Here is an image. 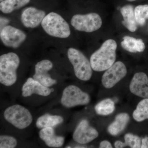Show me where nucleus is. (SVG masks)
I'll return each mask as SVG.
<instances>
[{"mask_svg": "<svg viewBox=\"0 0 148 148\" xmlns=\"http://www.w3.org/2000/svg\"><path fill=\"white\" fill-rule=\"evenodd\" d=\"M3 1H4V0H0V1L2 2Z\"/></svg>", "mask_w": 148, "mask_h": 148, "instance_id": "obj_31", "label": "nucleus"}, {"mask_svg": "<svg viewBox=\"0 0 148 148\" xmlns=\"http://www.w3.org/2000/svg\"><path fill=\"white\" fill-rule=\"evenodd\" d=\"M20 59L13 52L5 53L0 56V82L6 86L13 85L17 80L16 70Z\"/></svg>", "mask_w": 148, "mask_h": 148, "instance_id": "obj_2", "label": "nucleus"}, {"mask_svg": "<svg viewBox=\"0 0 148 148\" xmlns=\"http://www.w3.org/2000/svg\"><path fill=\"white\" fill-rule=\"evenodd\" d=\"M1 40L4 45L8 47L17 48L27 38V35L22 30L7 25L1 30Z\"/></svg>", "mask_w": 148, "mask_h": 148, "instance_id": "obj_9", "label": "nucleus"}, {"mask_svg": "<svg viewBox=\"0 0 148 148\" xmlns=\"http://www.w3.org/2000/svg\"><path fill=\"white\" fill-rule=\"evenodd\" d=\"M21 91L24 97H29L33 94L47 96L50 95L52 89L43 85L33 78L29 77L22 86Z\"/></svg>", "mask_w": 148, "mask_h": 148, "instance_id": "obj_14", "label": "nucleus"}, {"mask_svg": "<svg viewBox=\"0 0 148 148\" xmlns=\"http://www.w3.org/2000/svg\"><path fill=\"white\" fill-rule=\"evenodd\" d=\"M130 92L144 98H148V77L145 73H138L132 77L129 86Z\"/></svg>", "mask_w": 148, "mask_h": 148, "instance_id": "obj_13", "label": "nucleus"}, {"mask_svg": "<svg viewBox=\"0 0 148 148\" xmlns=\"http://www.w3.org/2000/svg\"><path fill=\"white\" fill-rule=\"evenodd\" d=\"M4 117L11 124L19 129L29 127L33 121V117L29 110L17 104L6 109L4 112Z\"/></svg>", "mask_w": 148, "mask_h": 148, "instance_id": "obj_5", "label": "nucleus"}, {"mask_svg": "<svg viewBox=\"0 0 148 148\" xmlns=\"http://www.w3.org/2000/svg\"><path fill=\"white\" fill-rule=\"evenodd\" d=\"M125 143H122L120 141H117L114 143L115 148H122L125 147L126 146H129L132 148H141V139L140 137L128 133L125 134L124 136Z\"/></svg>", "mask_w": 148, "mask_h": 148, "instance_id": "obj_21", "label": "nucleus"}, {"mask_svg": "<svg viewBox=\"0 0 148 148\" xmlns=\"http://www.w3.org/2000/svg\"><path fill=\"white\" fill-rule=\"evenodd\" d=\"M127 1H136V0H127Z\"/></svg>", "mask_w": 148, "mask_h": 148, "instance_id": "obj_29", "label": "nucleus"}, {"mask_svg": "<svg viewBox=\"0 0 148 148\" xmlns=\"http://www.w3.org/2000/svg\"><path fill=\"white\" fill-rule=\"evenodd\" d=\"M130 120L129 115L125 113L119 114L114 121L108 127V132L113 136H116L121 133L127 126Z\"/></svg>", "mask_w": 148, "mask_h": 148, "instance_id": "obj_17", "label": "nucleus"}, {"mask_svg": "<svg viewBox=\"0 0 148 148\" xmlns=\"http://www.w3.org/2000/svg\"><path fill=\"white\" fill-rule=\"evenodd\" d=\"M17 145V141L15 138L9 135L0 136V148H14Z\"/></svg>", "mask_w": 148, "mask_h": 148, "instance_id": "obj_25", "label": "nucleus"}, {"mask_svg": "<svg viewBox=\"0 0 148 148\" xmlns=\"http://www.w3.org/2000/svg\"><path fill=\"white\" fill-rule=\"evenodd\" d=\"M120 11L123 17V21L122 23L123 26L130 32H135L138 24L135 19L133 7L130 5H127L123 7Z\"/></svg>", "mask_w": 148, "mask_h": 148, "instance_id": "obj_16", "label": "nucleus"}, {"mask_svg": "<svg viewBox=\"0 0 148 148\" xmlns=\"http://www.w3.org/2000/svg\"><path fill=\"white\" fill-rule=\"evenodd\" d=\"M39 136L41 140L50 147H60L63 145L65 141L64 137L55 135L53 127L42 128L39 132Z\"/></svg>", "mask_w": 148, "mask_h": 148, "instance_id": "obj_15", "label": "nucleus"}, {"mask_svg": "<svg viewBox=\"0 0 148 148\" xmlns=\"http://www.w3.org/2000/svg\"><path fill=\"white\" fill-rule=\"evenodd\" d=\"M127 73L126 66L123 62H115L103 74L101 80L102 84L106 88H112L123 79Z\"/></svg>", "mask_w": 148, "mask_h": 148, "instance_id": "obj_8", "label": "nucleus"}, {"mask_svg": "<svg viewBox=\"0 0 148 148\" xmlns=\"http://www.w3.org/2000/svg\"><path fill=\"white\" fill-rule=\"evenodd\" d=\"M121 42L122 48L131 53L143 52L145 49V45L141 39H136L132 37L126 36L123 38Z\"/></svg>", "mask_w": 148, "mask_h": 148, "instance_id": "obj_18", "label": "nucleus"}, {"mask_svg": "<svg viewBox=\"0 0 148 148\" xmlns=\"http://www.w3.org/2000/svg\"><path fill=\"white\" fill-rule=\"evenodd\" d=\"M90 101V97L79 88L74 85L67 86L63 90L61 103L66 108L87 105Z\"/></svg>", "mask_w": 148, "mask_h": 148, "instance_id": "obj_7", "label": "nucleus"}, {"mask_svg": "<svg viewBox=\"0 0 148 148\" xmlns=\"http://www.w3.org/2000/svg\"><path fill=\"white\" fill-rule=\"evenodd\" d=\"M66 148H71V147H70V146H67V147H66Z\"/></svg>", "mask_w": 148, "mask_h": 148, "instance_id": "obj_30", "label": "nucleus"}, {"mask_svg": "<svg viewBox=\"0 0 148 148\" xmlns=\"http://www.w3.org/2000/svg\"><path fill=\"white\" fill-rule=\"evenodd\" d=\"M141 148H148V137H145L142 140Z\"/></svg>", "mask_w": 148, "mask_h": 148, "instance_id": "obj_28", "label": "nucleus"}, {"mask_svg": "<svg viewBox=\"0 0 148 148\" xmlns=\"http://www.w3.org/2000/svg\"><path fill=\"white\" fill-rule=\"evenodd\" d=\"M96 113L101 115L107 116L112 113L115 110L114 103L110 99H105L95 106Z\"/></svg>", "mask_w": 148, "mask_h": 148, "instance_id": "obj_23", "label": "nucleus"}, {"mask_svg": "<svg viewBox=\"0 0 148 148\" xmlns=\"http://www.w3.org/2000/svg\"><path fill=\"white\" fill-rule=\"evenodd\" d=\"M69 61L73 66L76 76L81 80H89L92 71L90 61L81 52L73 48H70L67 52Z\"/></svg>", "mask_w": 148, "mask_h": 148, "instance_id": "obj_4", "label": "nucleus"}, {"mask_svg": "<svg viewBox=\"0 0 148 148\" xmlns=\"http://www.w3.org/2000/svg\"><path fill=\"white\" fill-rule=\"evenodd\" d=\"M135 19L140 26H143L145 24L146 20L148 19V5H139L134 10Z\"/></svg>", "mask_w": 148, "mask_h": 148, "instance_id": "obj_24", "label": "nucleus"}, {"mask_svg": "<svg viewBox=\"0 0 148 148\" xmlns=\"http://www.w3.org/2000/svg\"><path fill=\"white\" fill-rule=\"evenodd\" d=\"M99 148H112V146L110 142L107 140H104V141L101 142L100 144Z\"/></svg>", "mask_w": 148, "mask_h": 148, "instance_id": "obj_26", "label": "nucleus"}, {"mask_svg": "<svg viewBox=\"0 0 148 148\" xmlns=\"http://www.w3.org/2000/svg\"><path fill=\"white\" fill-rule=\"evenodd\" d=\"M64 121V118L60 116L45 114L38 119L36 125L37 127L39 129L48 127H53L61 124Z\"/></svg>", "mask_w": 148, "mask_h": 148, "instance_id": "obj_19", "label": "nucleus"}, {"mask_svg": "<svg viewBox=\"0 0 148 148\" xmlns=\"http://www.w3.org/2000/svg\"><path fill=\"white\" fill-rule=\"evenodd\" d=\"M52 62L49 60H43L35 66V74L33 78L46 87H50L57 83V81L52 78L48 72L53 68Z\"/></svg>", "mask_w": 148, "mask_h": 148, "instance_id": "obj_11", "label": "nucleus"}, {"mask_svg": "<svg viewBox=\"0 0 148 148\" xmlns=\"http://www.w3.org/2000/svg\"><path fill=\"white\" fill-rule=\"evenodd\" d=\"M136 121L142 122L148 119V98H145L138 103L132 114Z\"/></svg>", "mask_w": 148, "mask_h": 148, "instance_id": "obj_22", "label": "nucleus"}, {"mask_svg": "<svg viewBox=\"0 0 148 148\" xmlns=\"http://www.w3.org/2000/svg\"><path fill=\"white\" fill-rule=\"evenodd\" d=\"M45 32L56 38H66L71 35L69 24L58 14L51 12L46 15L41 23Z\"/></svg>", "mask_w": 148, "mask_h": 148, "instance_id": "obj_3", "label": "nucleus"}, {"mask_svg": "<svg viewBox=\"0 0 148 148\" xmlns=\"http://www.w3.org/2000/svg\"><path fill=\"white\" fill-rule=\"evenodd\" d=\"M71 24L77 31L91 33L101 28L102 20L100 15L96 13L77 14L72 17Z\"/></svg>", "mask_w": 148, "mask_h": 148, "instance_id": "obj_6", "label": "nucleus"}, {"mask_svg": "<svg viewBox=\"0 0 148 148\" xmlns=\"http://www.w3.org/2000/svg\"><path fill=\"white\" fill-rule=\"evenodd\" d=\"M45 16V12L44 11L30 7L23 11L21 14V21L27 28H35L42 23Z\"/></svg>", "mask_w": 148, "mask_h": 148, "instance_id": "obj_12", "label": "nucleus"}, {"mask_svg": "<svg viewBox=\"0 0 148 148\" xmlns=\"http://www.w3.org/2000/svg\"><path fill=\"white\" fill-rule=\"evenodd\" d=\"M117 44L114 40L109 39L95 51L90 57L92 69L95 71H106L114 63L116 59Z\"/></svg>", "mask_w": 148, "mask_h": 148, "instance_id": "obj_1", "label": "nucleus"}, {"mask_svg": "<svg viewBox=\"0 0 148 148\" xmlns=\"http://www.w3.org/2000/svg\"><path fill=\"white\" fill-rule=\"evenodd\" d=\"M31 0H4L0 3V10L5 14L11 13L27 5Z\"/></svg>", "mask_w": 148, "mask_h": 148, "instance_id": "obj_20", "label": "nucleus"}, {"mask_svg": "<svg viewBox=\"0 0 148 148\" xmlns=\"http://www.w3.org/2000/svg\"><path fill=\"white\" fill-rule=\"evenodd\" d=\"M1 30L7 26V24L9 23V20L8 18H4V17H1Z\"/></svg>", "mask_w": 148, "mask_h": 148, "instance_id": "obj_27", "label": "nucleus"}, {"mask_svg": "<svg viewBox=\"0 0 148 148\" xmlns=\"http://www.w3.org/2000/svg\"><path fill=\"white\" fill-rule=\"evenodd\" d=\"M98 136L96 129L91 127L86 120H83L77 126L73 134V139L75 142L82 145L92 142Z\"/></svg>", "mask_w": 148, "mask_h": 148, "instance_id": "obj_10", "label": "nucleus"}]
</instances>
